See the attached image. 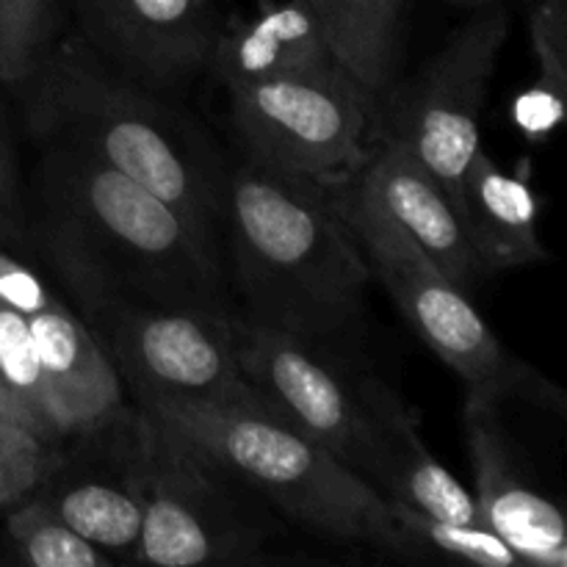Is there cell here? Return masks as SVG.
<instances>
[{
	"instance_id": "1",
	"label": "cell",
	"mask_w": 567,
	"mask_h": 567,
	"mask_svg": "<svg viewBox=\"0 0 567 567\" xmlns=\"http://www.w3.org/2000/svg\"><path fill=\"white\" fill-rule=\"evenodd\" d=\"M48 247L89 316L111 308H225L221 252L122 172L44 142Z\"/></svg>"
},
{
	"instance_id": "2",
	"label": "cell",
	"mask_w": 567,
	"mask_h": 567,
	"mask_svg": "<svg viewBox=\"0 0 567 567\" xmlns=\"http://www.w3.org/2000/svg\"><path fill=\"white\" fill-rule=\"evenodd\" d=\"M25 86L28 116L42 142L66 144L122 172L219 247L227 166L186 114L114 70L83 39L50 48Z\"/></svg>"
},
{
	"instance_id": "3",
	"label": "cell",
	"mask_w": 567,
	"mask_h": 567,
	"mask_svg": "<svg viewBox=\"0 0 567 567\" xmlns=\"http://www.w3.org/2000/svg\"><path fill=\"white\" fill-rule=\"evenodd\" d=\"M221 230L247 319L319 343L360 319L374 275L330 188L249 158L227 169Z\"/></svg>"
},
{
	"instance_id": "4",
	"label": "cell",
	"mask_w": 567,
	"mask_h": 567,
	"mask_svg": "<svg viewBox=\"0 0 567 567\" xmlns=\"http://www.w3.org/2000/svg\"><path fill=\"white\" fill-rule=\"evenodd\" d=\"M186 432L291 520L336 540L413 557L391 502L260 399L142 404Z\"/></svg>"
},
{
	"instance_id": "5",
	"label": "cell",
	"mask_w": 567,
	"mask_h": 567,
	"mask_svg": "<svg viewBox=\"0 0 567 567\" xmlns=\"http://www.w3.org/2000/svg\"><path fill=\"white\" fill-rule=\"evenodd\" d=\"M131 465L144 504L136 563H258L275 532L264 496L172 421L142 408L133 424Z\"/></svg>"
},
{
	"instance_id": "6",
	"label": "cell",
	"mask_w": 567,
	"mask_h": 567,
	"mask_svg": "<svg viewBox=\"0 0 567 567\" xmlns=\"http://www.w3.org/2000/svg\"><path fill=\"white\" fill-rule=\"evenodd\" d=\"M336 210L363 249L371 275L385 286L415 336L468 385V393L504 402L529 399L563 413L565 396L551 380L507 352L468 293L358 186L330 188Z\"/></svg>"
},
{
	"instance_id": "7",
	"label": "cell",
	"mask_w": 567,
	"mask_h": 567,
	"mask_svg": "<svg viewBox=\"0 0 567 567\" xmlns=\"http://www.w3.org/2000/svg\"><path fill=\"white\" fill-rule=\"evenodd\" d=\"M249 158L324 188L352 181L380 125L371 97L341 64L227 89Z\"/></svg>"
},
{
	"instance_id": "8",
	"label": "cell",
	"mask_w": 567,
	"mask_h": 567,
	"mask_svg": "<svg viewBox=\"0 0 567 567\" xmlns=\"http://www.w3.org/2000/svg\"><path fill=\"white\" fill-rule=\"evenodd\" d=\"M92 321L142 404L258 399L238 369L227 308H111Z\"/></svg>"
},
{
	"instance_id": "9",
	"label": "cell",
	"mask_w": 567,
	"mask_h": 567,
	"mask_svg": "<svg viewBox=\"0 0 567 567\" xmlns=\"http://www.w3.org/2000/svg\"><path fill=\"white\" fill-rule=\"evenodd\" d=\"M507 33L504 6L496 0L476 6V14L449 37L441 53L391 103L385 138L404 144L452 197L482 147V109Z\"/></svg>"
},
{
	"instance_id": "10",
	"label": "cell",
	"mask_w": 567,
	"mask_h": 567,
	"mask_svg": "<svg viewBox=\"0 0 567 567\" xmlns=\"http://www.w3.org/2000/svg\"><path fill=\"white\" fill-rule=\"evenodd\" d=\"M241 377L255 396L308 441L358 468L363 404L358 377L330 360L319 341L233 316ZM358 474V471H354Z\"/></svg>"
},
{
	"instance_id": "11",
	"label": "cell",
	"mask_w": 567,
	"mask_h": 567,
	"mask_svg": "<svg viewBox=\"0 0 567 567\" xmlns=\"http://www.w3.org/2000/svg\"><path fill=\"white\" fill-rule=\"evenodd\" d=\"M83 42L150 89L188 83L208 66L214 0H70Z\"/></svg>"
},
{
	"instance_id": "12",
	"label": "cell",
	"mask_w": 567,
	"mask_h": 567,
	"mask_svg": "<svg viewBox=\"0 0 567 567\" xmlns=\"http://www.w3.org/2000/svg\"><path fill=\"white\" fill-rule=\"evenodd\" d=\"M498 402L465 396V441L474 471L476 515L496 532L524 565L565 567L567 526L557 504L532 487L515 463L496 419Z\"/></svg>"
},
{
	"instance_id": "13",
	"label": "cell",
	"mask_w": 567,
	"mask_h": 567,
	"mask_svg": "<svg viewBox=\"0 0 567 567\" xmlns=\"http://www.w3.org/2000/svg\"><path fill=\"white\" fill-rule=\"evenodd\" d=\"M358 391L363 404L358 476L388 502L408 504L443 520L476 524L474 496L426 449L415 410L371 374L358 377Z\"/></svg>"
},
{
	"instance_id": "14",
	"label": "cell",
	"mask_w": 567,
	"mask_h": 567,
	"mask_svg": "<svg viewBox=\"0 0 567 567\" xmlns=\"http://www.w3.org/2000/svg\"><path fill=\"white\" fill-rule=\"evenodd\" d=\"M354 181L441 266L454 286L471 293L485 280L468 247L452 192L404 144L385 138Z\"/></svg>"
},
{
	"instance_id": "15",
	"label": "cell",
	"mask_w": 567,
	"mask_h": 567,
	"mask_svg": "<svg viewBox=\"0 0 567 567\" xmlns=\"http://www.w3.org/2000/svg\"><path fill=\"white\" fill-rule=\"evenodd\" d=\"M50 399L55 437L94 432L122 413V380L92 327L55 299L28 316Z\"/></svg>"
},
{
	"instance_id": "16",
	"label": "cell",
	"mask_w": 567,
	"mask_h": 567,
	"mask_svg": "<svg viewBox=\"0 0 567 567\" xmlns=\"http://www.w3.org/2000/svg\"><path fill=\"white\" fill-rule=\"evenodd\" d=\"M454 205L485 277L551 258L537 236V197L529 177L504 172L485 147L465 166Z\"/></svg>"
},
{
	"instance_id": "17",
	"label": "cell",
	"mask_w": 567,
	"mask_h": 567,
	"mask_svg": "<svg viewBox=\"0 0 567 567\" xmlns=\"http://www.w3.org/2000/svg\"><path fill=\"white\" fill-rule=\"evenodd\" d=\"M338 64L305 0H260L258 14L216 31L208 66L227 89Z\"/></svg>"
},
{
	"instance_id": "18",
	"label": "cell",
	"mask_w": 567,
	"mask_h": 567,
	"mask_svg": "<svg viewBox=\"0 0 567 567\" xmlns=\"http://www.w3.org/2000/svg\"><path fill=\"white\" fill-rule=\"evenodd\" d=\"M338 64L380 97L393 81L408 0H305Z\"/></svg>"
},
{
	"instance_id": "19",
	"label": "cell",
	"mask_w": 567,
	"mask_h": 567,
	"mask_svg": "<svg viewBox=\"0 0 567 567\" xmlns=\"http://www.w3.org/2000/svg\"><path fill=\"white\" fill-rule=\"evenodd\" d=\"M37 496L44 504H50L61 515V520L72 526L83 540L97 546L109 557H133V551H136L144 520L136 474L131 476L127 487L86 480L48 487Z\"/></svg>"
},
{
	"instance_id": "20",
	"label": "cell",
	"mask_w": 567,
	"mask_h": 567,
	"mask_svg": "<svg viewBox=\"0 0 567 567\" xmlns=\"http://www.w3.org/2000/svg\"><path fill=\"white\" fill-rule=\"evenodd\" d=\"M6 535L17 559L31 567H109L114 557L83 540L37 493L11 504Z\"/></svg>"
},
{
	"instance_id": "21",
	"label": "cell",
	"mask_w": 567,
	"mask_h": 567,
	"mask_svg": "<svg viewBox=\"0 0 567 567\" xmlns=\"http://www.w3.org/2000/svg\"><path fill=\"white\" fill-rule=\"evenodd\" d=\"M393 518L402 535L408 537L413 557L421 551L441 554V557L460 559V563L482 565V567H518L524 565L518 554L485 524H460V520H443L435 515H426L408 504L391 502Z\"/></svg>"
},
{
	"instance_id": "22",
	"label": "cell",
	"mask_w": 567,
	"mask_h": 567,
	"mask_svg": "<svg viewBox=\"0 0 567 567\" xmlns=\"http://www.w3.org/2000/svg\"><path fill=\"white\" fill-rule=\"evenodd\" d=\"M0 385L33 419L42 437L55 441L50 399L28 316L0 305Z\"/></svg>"
},
{
	"instance_id": "23",
	"label": "cell",
	"mask_w": 567,
	"mask_h": 567,
	"mask_svg": "<svg viewBox=\"0 0 567 567\" xmlns=\"http://www.w3.org/2000/svg\"><path fill=\"white\" fill-rule=\"evenodd\" d=\"M55 0H0V81L25 86L53 48Z\"/></svg>"
},
{
	"instance_id": "24",
	"label": "cell",
	"mask_w": 567,
	"mask_h": 567,
	"mask_svg": "<svg viewBox=\"0 0 567 567\" xmlns=\"http://www.w3.org/2000/svg\"><path fill=\"white\" fill-rule=\"evenodd\" d=\"M48 443L25 426L0 421V509L39 491L50 471Z\"/></svg>"
},
{
	"instance_id": "25",
	"label": "cell",
	"mask_w": 567,
	"mask_h": 567,
	"mask_svg": "<svg viewBox=\"0 0 567 567\" xmlns=\"http://www.w3.org/2000/svg\"><path fill=\"white\" fill-rule=\"evenodd\" d=\"M532 53L537 59V81L567 92V0H537L529 14Z\"/></svg>"
},
{
	"instance_id": "26",
	"label": "cell",
	"mask_w": 567,
	"mask_h": 567,
	"mask_svg": "<svg viewBox=\"0 0 567 567\" xmlns=\"http://www.w3.org/2000/svg\"><path fill=\"white\" fill-rule=\"evenodd\" d=\"M565 97L567 92L546 86L537 81L535 86L518 94L513 105V120L518 131L524 133L529 142H546L565 120Z\"/></svg>"
},
{
	"instance_id": "27",
	"label": "cell",
	"mask_w": 567,
	"mask_h": 567,
	"mask_svg": "<svg viewBox=\"0 0 567 567\" xmlns=\"http://www.w3.org/2000/svg\"><path fill=\"white\" fill-rule=\"evenodd\" d=\"M53 302L55 297L44 286L42 277L28 269L22 260L11 258L9 252L0 249V305L22 316H33L39 310L50 308Z\"/></svg>"
},
{
	"instance_id": "28",
	"label": "cell",
	"mask_w": 567,
	"mask_h": 567,
	"mask_svg": "<svg viewBox=\"0 0 567 567\" xmlns=\"http://www.w3.org/2000/svg\"><path fill=\"white\" fill-rule=\"evenodd\" d=\"M17 219V158L0 114V236L14 227Z\"/></svg>"
},
{
	"instance_id": "29",
	"label": "cell",
	"mask_w": 567,
	"mask_h": 567,
	"mask_svg": "<svg viewBox=\"0 0 567 567\" xmlns=\"http://www.w3.org/2000/svg\"><path fill=\"white\" fill-rule=\"evenodd\" d=\"M0 421H9V424H20V426H25V430L37 432V435L42 437V432L37 430V424H33L31 415H28L25 410H22L20 404H17L14 399L9 396V391H6L3 385H0ZM44 441H48V437H44Z\"/></svg>"
},
{
	"instance_id": "30",
	"label": "cell",
	"mask_w": 567,
	"mask_h": 567,
	"mask_svg": "<svg viewBox=\"0 0 567 567\" xmlns=\"http://www.w3.org/2000/svg\"><path fill=\"white\" fill-rule=\"evenodd\" d=\"M452 3H457V6H471V9H476V6L493 3V0H452Z\"/></svg>"
}]
</instances>
